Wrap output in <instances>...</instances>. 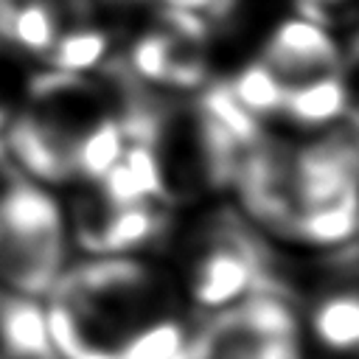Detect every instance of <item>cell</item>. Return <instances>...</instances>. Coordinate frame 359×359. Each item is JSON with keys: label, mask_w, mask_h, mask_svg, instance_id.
Returning <instances> with one entry per match:
<instances>
[{"label": "cell", "mask_w": 359, "mask_h": 359, "mask_svg": "<svg viewBox=\"0 0 359 359\" xmlns=\"http://www.w3.org/2000/svg\"><path fill=\"white\" fill-rule=\"evenodd\" d=\"M351 115L306 135L264 129L244 149L230 188L238 213L272 244L337 255L359 241V126Z\"/></svg>", "instance_id": "1"}, {"label": "cell", "mask_w": 359, "mask_h": 359, "mask_svg": "<svg viewBox=\"0 0 359 359\" xmlns=\"http://www.w3.org/2000/svg\"><path fill=\"white\" fill-rule=\"evenodd\" d=\"M59 359H182L191 334L171 311L163 280L129 255L65 266L45 294Z\"/></svg>", "instance_id": "2"}, {"label": "cell", "mask_w": 359, "mask_h": 359, "mask_svg": "<svg viewBox=\"0 0 359 359\" xmlns=\"http://www.w3.org/2000/svg\"><path fill=\"white\" fill-rule=\"evenodd\" d=\"M278 87V118L292 135L320 132L353 112L345 39L325 25L292 14L264 39L255 59Z\"/></svg>", "instance_id": "3"}, {"label": "cell", "mask_w": 359, "mask_h": 359, "mask_svg": "<svg viewBox=\"0 0 359 359\" xmlns=\"http://www.w3.org/2000/svg\"><path fill=\"white\" fill-rule=\"evenodd\" d=\"M67 227L50 191L28 177L0 185V289L45 297L67 261Z\"/></svg>", "instance_id": "4"}, {"label": "cell", "mask_w": 359, "mask_h": 359, "mask_svg": "<svg viewBox=\"0 0 359 359\" xmlns=\"http://www.w3.org/2000/svg\"><path fill=\"white\" fill-rule=\"evenodd\" d=\"M185 359H311L303 309L283 286L247 294L191 334Z\"/></svg>", "instance_id": "5"}, {"label": "cell", "mask_w": 359, "mask_h": 359, "mask_svg": "<svg viewBox=\"0 0 359 359\" xmlns=\"http://www.w3.org/2000/svg\"><path fill=\"white\" fill-rule=\"evenodd\" d=\"M269 238L238 210L219 213L202 230L188 264V294L196 306L219 311L247 294L280 286Z\"/></svg>", "instance_id": "6"}, {"label": "cell", "mask_w": 359, "mask_h": 359, "mask_svg": "<svg viewBox=\"0 0 359 359\" xmlns=\"http://www.w3.org/2000/svg\"><path fill=\"white\" fill-rule=\"evenodd\" d=\"M168 210L163 202H112L90 194L76 202L73 236L93 255H129L165 233Z\"/></svg>", "instance_id": "7"}, {"label": "cell", "mask_w": 359, "mask_h": 359, "mask_svg": "<svg viewBox=\"0 0 359 359\" xmlns=\"http://www.w3.org/2000/svg\"><path fill=\"white\" fill-rule=\"evenodd\" d=\"M311 359H359V278L325 283L303 309Z\"/></svg>", "instance_id": "8"}, {"label": "cell", "mask_w": 359, "mask_h": 359, "mask_svg": "<svg viewBox=\"0 0 359 359\" xmlns=\"http://www.w3.org/2000/svg\"><path fill=\"white\" fill-rule=\"evenodd\" d=\"M95 191L112 202H165L171 188L157 149L126 143L115 165L95 182Z\"/></svg>", "instance_id": "9"}, {"label": "cell", "mask_w": 359, "mask_h": 359, "mask_svg": "<svg viewBox=\"0 0 359 359\" xmlns=\"http://www.w3.org/2000/svg\"><path fill=\"white\" fill-rule=\"evenodd\" d=\"M62 34V14L53 0H14L0 25V39L31 56H48Z\"/></svg>", "instance_id": "10"}, {"label": "cell", "mask_w": 359, "mask_h": 359, "mask_svg": "<svg viewBox=\"0 0 359 359\" xmlns=\"http://www.w3.org/2000/svg\"><path fill=\"white\" fill-rule=\"evenodd\" d=\"M107 50H109V39H107L104 31H98V28H73V31L59 34V39L53 42L45 62L53 70L84 76L87 70L104 65Z\"/></svg>", "instance_id": "11"}, {"label": "cell", "mask_w": 359, "mask_h": 359, "mask_svg": "<svg viewBox=\"0 0 359 359\" xmlns=\"http://www.w3.org/2000/svg\"><path fill=\"white\" fill-rule=\"evenodd\" d=\"M294 11L325 25L345 39V28L359 25V0H294Z\"/></svg>", "instance_id": "12"}, {"label": "cell", "mask_w": 359, "mask_h": 359, "mask_svg": "<svg viewBox=\"0 0 359 359\" xmlns=\"http://www.w3.org/2000/svg\"><path fill=\"white\" fill-rule=\"evenodd\" d=\"M14 174L8 171V157H6V151H3V143H0V185L6 182V180H11Z\"/></svg>", "instance_id": "13"}, {"label": "cell", "mask_w": 359, "mask_h": 359, "mask_svg": "<svg viewBox=\"0 0 359 359\" xmlns=\"http://www.w3.org/2000/svg\"><path fill=\"white\" fill-rule=\"evenodd\" d=\"M22 359H59V353H39V356H22Z\"/></svg>", "instance_id": "14"}, {"label": "cell", "mask_w": 359, "mask_h": 359, "mask_svg": "<svg viewBox=\"0 0 359 359\" xmlns=\"http://www.w3.org/2000/svg\"><path fill=\"white\" fill-rule=\"evenodd\" d=\"M6 129V112H3V107H0V132Z\"/></svg>", "instance_id": "15"}]
</instances>
